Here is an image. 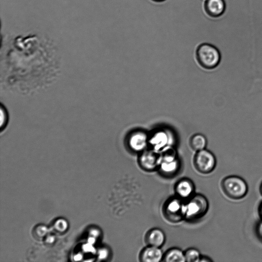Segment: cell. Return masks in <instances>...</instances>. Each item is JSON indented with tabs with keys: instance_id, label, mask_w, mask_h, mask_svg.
<instances>
[{
	"instance_id": "e0dca14e",
	"label": "cell",
	"mask_w": 262,
	"mask_h": 262,
	"mask_svg": "<svg viewBox=\"0 0 262 262\" xmlns=\"http://www.w3.org/2000/svg\"><path fill=\"white\" fill-rule=\"evenodd\" d=\"M256 231L258 237L262 240V220L257 224Z\"/></svg>"
},
{
	"instance_id": "8fae6325",
	"label": "cell",
	"mask_w": 262,
	"mask_h": 262,
	"mask_svg": "<svg viewBox=\"0 0 262 262\" xmlns=\"http://www.w3.org/2000/svg\"><path fill=\"white\" fill-rule=\"evenodd\" d=\"M145 241L149 246L160 248L165 243V235L160 229L154 228L146 234Z\"/></svg>"
},
{
	"instance_id": "5b68a950",
	"label": "cell",
	"mask_w": 262,
	"mask_h": 262,
	"mask_svg": "<svg viewBox=\"0 0 262 262\" xmlns=\"http://www.w3.org/2000/svg\"><path fill=\"white\" fill-rule=\"evenodd\" d=\"M185 204L181 199L173 198L169 199L163 207L165 217L170 222H178L185 217Z\"/></svg>"
},
{
	"instance_id": "ffe728a7",
	"label": "cell",
	"mask_w": 262,
	"mask_h": 262,
	"mask_svg": "<svg viewBox=\"0 0 262 262\" xmlns=\"http://www.w3.org/2000/svg\"><path fill=\"white\" fill-rule=\"evenodd\" d=\"M259 190H260V192L262 195V182L260 185V187H259Z\"/></svg>"
},
{
	"instance_id": "9c48e42d",
	"label": "cell",
	"mask_w": 262,
	"mask_h": 262,
	"mask_svg": "<svg viewBox=\"0 0 262 262\" xmlns=\"http://www.w3.org/2000/svg\"><path fill=\"white\" fill-rule=\"evenodd\" d=\"M163 256L160 248L148 245L141 252L140 259L142 262H159Z\"/></svg>"
},
{
	"instance_id": "277c9868",
	"label": "cell",
	"mask_w": 262,
	"mask_h": 262,
	"mask_svg": "<svg viewBox=\"0 0 262 262\" xmlns=\"http://www.w3.org/2000/svg\"><path fill=\"white\" fill-rule=\"evenodd\" d=\"M194 164L196 169L201 173H209L215 167L216 158L211 151L204 149L197 151L194 158Z\"/></svg>"
},
{
	"instance_id": "d6986e66",
	"label": "cell",
	"mask_w": 262,
	"mask_h": 262,
	"mask_svg": "<svg viewBox=\"0 0 262 262\" xmlns=\"http://www.w3.org/2000/svg\"><path fill=\"white\" fill-rule=\"evenodd\" d=\"M155 2H157V3H159V2H164L166 0H151Z\"/></svg>"
},
{
	"instance_id": "6da1fadb",
	"label": "cell",
	"mask_w": 262,
	"mask_h": 262,
	"mask_svg": "<svg viewBox=\"0 0 262 262\" xmlns=\"http://www.w3.org/2000/svg\"><path fill=\"white\" fill-rule=\"evenodd\" d=\"M196 58L203 68L212 70L216 69L220 64L222 54L221 51L214 45L203 43L196 49Z\"/></svg>"
},
{
	"instance_id": "ba28073f",
	"label": "cell",
	"mask_w": 262,
	"mask_h": 262,
	"mask_svg": "<svg viewBox=\"0 0 262 262\" xmlns=\"http://www.w3.org/2000/svg\"><path fill=\"white\" fill-rule=\"evenodd\" d=\"M204 8L206 13L212 18L222 16L226 10L225 0H206Z\"/></svg>"
},
{
	"instance_id": "ac0fdd59",
	"label": "cell",
	"mask_w": 262,
	"mask_h": 262,
	"mask_svg": "<svg viewBox=\"0 0 262 262\" xmlns=\"http://www.w3.org/2000/svg\"><path fill=\"white\" fill-rule=\"evenodd\" d=\"M258 213L261 219L262 220V202L260 203L258 207Z\"/></svg>"
},
{
	"instance_id": "52a82bcc",
	"label": "cell",
	"mask_w": 262,
	"mask_h": 262,
	"mask_svg": "<svg viewBox=\"0 0 262 262\" xmlns=\"http://www.w3.org/2000/svg\"><path fill=\"white\" fill-rule=\"evenodd\" d=\"M149 139L147 134L142 130L132 132L128 137L127 145L133 151L141 152L146 149Z\"/></svg>"
},
{
	"instance_id": "2e32d148",
	"label": "cell",
	"mask_w": 262,
	"mask_h": 262,
	"mask_svg": "<svg viewBox=\"0 0 262 262\" xmlns=\"http://www.w3.org/2000/svg\"><path fill=\"white\" fill-rule=\"evenodd\" d=\"M185 261L198 262L201 259V255L199 251L194 248H190L187 250L185 253Z\"/></svg>"
},
{
	"instance_id": "7c38bea8",
	"label": "cell",
	"mask_w": 262,
	"mask_h": 262,
	"mask_svg": "<svg viewBox=\"0 0 262 262\" xmlns=\"http://www.w3.org/2000/svg\"><path fill=\"white\" fill-rule=\"evenodd\" d=\"M166 134L160 132L156 134L150 139H149V143L151 145L154 150L159 151L163 150L168 144L167 137Z\"/></svg>"
},
{
	"instance_id": "8992f818",
	"label": "cell",
	"mask_w": 262,
	"mask_h": 262,
	"mask_svg": "<svg viewBox=\"0 0 262 262\" xmlns=\"http://www.w3.org/2000/svg\"><path fill=\"white\" fill-rule=\"evenodd\" d=\"M162 160L161 154L154 149H145L138 158L140 166L144 170L154 171L159 167Z\"/></svg>"
},
{
	"instance_id": "4fadbf2b",
	"label": "cell",
	"mask_w": 262,
	"mask_h": 262,
	"mask_svg": "<svg viewBox=\"0 0 262 262\" xmlns=\"http://www.w3.org/2000/svg\"><path fill=\"white\" fill-rule=\"evenodd\" d=\"M179 162L177 159L173 160H162L159 166V168L164 174L171 176L178 170Z\"/></svg>"
},
{
	"instance_id": "3957f363",
	"label": "cell",
	"mask_w": 262,
	"mask_h": 262,
	"mask_svg": "<svg viewBox=\"0 0 262 262\" xmlns=\"http://www.w3.org/2000/svg\"><path fill=\"white\" fill-rule=\"evenodd\" d=\"M208 207L206 198L202 195L196 194L185 204V217L188 219L200 217L206 213Z\"/></svg>"
},
{
	"instance_id": "9a60e30c",
	"label": "cell",
	"mask_w": 262,
	"mask_h": 262,
	"mask_svg": "<svg viewBox=\"0 0 262 262\" xmlns=\"http://www.w3.org/2000/svg\"><path fill=\"white\" fill-rule=\"evenodd\" d=\"M207 144V140L206 137L201 134L193 135L189 140L190 147L196 151L205 149Z\"/></svg>"
},
{
	"instance_id": "5bb4252c",
	"label": "cell",
	"mask_w": 262,
	"mask_h": 262,
	"mask_svg": "<svg viewBox=\"0 0 262 262\" xmlns=\"http://www.w3.org/2000/svg\"><path fill=\"white\" fill-rule=\"evenodd\" d=\"M163 260L165 262H185L184 253L180 249L171 248L164 254Z\"/></svg>"
},
{
	"instance_id": "30bf717a",
	"label": "cell",
	"mask_w": 262,
	"mask_h": 262,
	"mask_svg": "<svg viewBox=\"0 0 262 262\" xmlns=\"http://www.w3.org/2000/svg\"><path fill=\"white\" fill-rule=\"evenodd\" d=\"M194 190L192 182L188 179H183L179 181L175 186V191L180 199H188L191 196Z\"/></svg>"
},
{
	"instance_id": "7a4b0ae2",
	"label": "cell",
	"mask_w": 262,
	"mask_h": 262,
	"mask_svg": "<svg viewBox=\"0 0 262 262\" xmlns=\"http://www.w3.org/2000/svg\"><path fill=\"white\" fill-rule=\"evenodd\" d=\"M222 187L224 193L233 200L244 198L248 191V186L245 180L237 176H229L222 181Z\"/></svg>"
}]
</instances>
